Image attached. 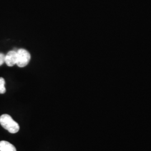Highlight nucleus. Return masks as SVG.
<instances>
[{
	"instance_id": "20e7f679",
	"label": "nucleus",
	"mask_w": 151,
	"mask_h": 151,
	"mask_svg": "<svg viewBox=\"0 0 151 151\" xmlns=\"http://www.w3.org/2000/svg\"><path fill=\"white\" fill-rule=\"evenodd\" d=\"M0 151H16V149L10 142L2 140L0 142Z\"/></svg>"
},
{
	"instance_id": "f03ea898",
	"label": "nucleus",
	"mask_w": 151,
	"mask_h": 151,
	"mask_svg": "<svg viewBox=\"0 0 151 151\" xmlns=\"http://www.w3.org/2000/svg\"><path fill=\"white\" fill-rule=\"evenodd\" d=\"M31 55L29 52L24 49H20L17 50V62L16 65L19 67H24L29 63Z\"/></svg>"
},
{
	"instance_id": "39448f33",
	"label": "nucleus",
	"mask_w": 151,
	"mask_h": 151,
	"mask_svg": "<svg viewBox=\"0 0 151 151\" xmlns=\"http://www.w3.org/2000/svg\"><path fill=\"white\" fill-rule=\"evenodd\" d=\"M5 92V81L4 78L0 77V94H3Z\"/></svg>"
},
{
	"instance_id": "7ed1b4c3",
	"label": "nucleus",
	"mask_w": 151,
	"mask_h": 151,
	"mask_svg": "<svg viewBox=\"0 0 151 151\" xmlns=\"http://www.w3.org/2000/svg\"><path fill=\"white\" fill-rule=\"evenodd\" d=\"M17 62V51L11 50L5 55V63L9 67L16 65Z\"/></svg>"
},
{
	"instance_id": "f257e3e1",
	"label": "nucleus",
	"mask_w": 151,
	"mask_h": 151,
	"mask_svg": "<svg viewBox=\"0 0 151 151\" xmlns=\"http://www.w3.org/2000/svg\"><path fill=\"white\" fill-rule=\"evenodd\" d=\"M0 124L6 130L11 133H16L20 129L18 123L8 114H4L0 116Z\"/></svg>"
},
{
	"instance_id": "423d86ee",
	"label": "nucleus",
	"mask_w": 151,
	"mask_h": 151,
	"mask_svg": "<svg viewBox=\"0 0 151 151\" xmlns=\"http://www.w3.org/2000/svg\"><path fill=\"white\" fill-rule=\"evenodd\" d=\"M5 55L0 53V65H3L5 63Z\"/></svg>"
}]
</instances>
